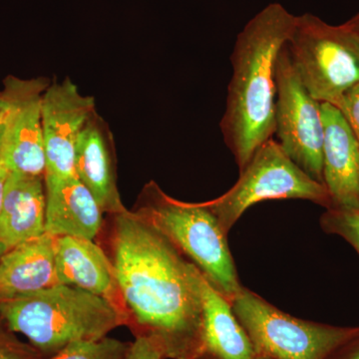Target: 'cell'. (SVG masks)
<instances>
[{
  "label": "cell",
  "instance_id": "1",
  "mask_svg": "<svg viewBox=\"0 0 359 359\" xmlns=\"http://www.w3.org/2000/svg\"><path fill=\"white\" fill-rule=\"evenodd\" d=\"M107 252L135 337H148L164 359H196L203 346L202 273L134 211L111 215Z\"/></svg>",
  "mask_w": 359,
  "mask_h": 359
},
{
  "label": "cell",
  "instance_id": "2",
  "mask_svg": "<svg viewBox=\"0 0 359 359\" xmlns=\"http://www.w3.org/2000/svg\"><path fill=\"white\" fill-rule=\"evenodd\" d=\"M297 16L271 4L238 33L231 54V74L222 134L238 171L275 135L276 65Z\"/></svg>",
  "mask_w": 359,
  "mask_h": 359
},
{
  "label": "cell",
  "instance_id": "3",
  "mask_svg": "<svg viewBox=\"0 0 359 359\" xmlns=\"http://www.w3.org/2000/svg\"><path fill=\"white\" fill-rule=\"evenodd\" d=\"M0 320L11 332L25 335L42 358L75 340L102 339L127 325L105 299L61 283L0 302Z\"/></svg>",
  "mask_w": 359,
  "mask_h": 359
},
{
  "label": "cell",
  "instance_id": "4",
  "mask_svg": "<svg viewBox=\"0 0 359 359\" xmlns=\"http://www.w3.org/2000/svg\"><path fill=\"white\" fill-rule=\"evenodd\" d=\"M134 212L163 233L229 302L242 289L228 233L205 202H181L151 182Z\"/></svg>",
  "mask_w": 359,
  "mask_h": 359
},
{
  "label": "cell",
  "instance_id": "5",
  "mask_svg": "<svg viewBox=\"0 0 359 359\" xmlns=\"http://www.w3.org/2000/svg\"><path fill=\"white\" fill-rule=\"evenodd\" d=\"M287 47L299 80L318 102L339 107L359 83V34L346 22L335 26L313 14L297 16Z\"/></svg>",
  "mask_w": 359,
  "mask_h": 359
},
{
  "label": "cell",
  "instance_id": "6",
  "mask_svg": "<svg viewBox=\"0 0 359 359\" xmlns=\"http://www.w3.org/2000/svg\"><path fill=\"white\" fill-rule=\"evenodd\" d=\"M273 200H306L332 207L325 187L302 171L271 138L257 149L228 192L205 204L229 233L252 205Z\"/></svg>",
  "mask_w": 359,
  "mask_h": 359
},
{
  "label": "cell",
  "instance_id": "7",
  "mask_svg": "<svg viewBox=\"0 0 359 359\" xmlns=\"http://www.w3.org/2000/svg\"><path fill=\"white\" fill-rule=\"evenodd\" d=\"M230 302L257 355L327 359L359 332V327H334L294 318L245 287Z\"/></svg>",
  "mask_w": 359,
  "mask_h": 359
},
{
  "label": "cell",
  "instance_id": "8",
  "mask_svg": "<svg viewBox=\"0 0 359 359\" xmlns=\"http://www.w3.org/2000/svg\"><path fill=\"white\" fill-rule=\"evenodd\" d=\"M278 143L302 171L323 185L325 139L321 103L295 72L287 45L276 65V130Z\"/></svg>",
  "mask_w": 359,
  "mask_h": 359
},
{
  "label": "cell",
  "instance_id": "9",
  "mask_svg": "<svg viewBox=\"0 0 359 359\" xmlns=\"http://www.w3.org/2000/svg\"><path fill=\"white\" fill-rule=\"evenodd\" d=\"M49 84L46 78L4 79L2 92L8 108L0 164L9 172L44 177L41 105Z\"/></svg>",
  "mask_w": 359,
  "mask_h": 359
},
{
  "label": "cell",
  "instance_id": "10",
  "mask_svg": "<svg viewBox=\"0 0 359 359\" xmlns=\"http://www.w3.org/2000/svg\"><path fill=\"white\" fill-rule=\"evenodd\" d=\"M93 97L83 95L70 79L49 84L42 97L44 178L76 176L75 148L90 118L95 114Z\"/></svg>",
  "mask_w": 359,
  "mask_h": 359
},
{
  "label": "cell",
  "instance_id": "11",
  "mask_svg": "<svg viewBox=\"0 0 359 359\" xmlns=\"http://www.w3.org/2000/svg\"><path fill=\"white\" fill-rule=\"evenodd\" d=\"M55 266L59 283L97 295L114 306L129 325V314L114 266L95 240L55 237Z\"/></svg>",
  "mask_w": 359,
  "mask_h": 359
},
{
  "label": "cell",
  "instance_id": "12",
  "mask_svg": "<svg viewBox=\"0 0 359 359\" xmlns=\"http://www.w3.org/2000/svg\"><path fill=\"white\" fill-rule=\"evenodd\" d=\"M323 186L332 207L359 209V142L341 111L321 103Z\"/></svg>",
  "mask_w": 359,
  "mask_h": 359
},
{
  "label": "cell",
  "instance_id": "13",
  "mask_svg": "<svg viewBox=\"0 0 359 359\" xmlns=\"http://www.w3.org/2000/svg\"><path fill=\"white\" fill-rule=\"evenodd\" d=\"M75 175L91 192L104 214L126 211L116 180L111 137L96 113L78 138L74 157Z\"/></svg>",
  "mask_w": 359,
  "mask_h": 359
},
{
  "label": "cell",
  "instance_id": "14",
  "mask_svg": "<svg viewBox=\"0 0 359 359\" xmlns=\"http://www.w3.org/2000/svg\"><path fill=\"white\" fill-rule=\"evenodd\" d=\"M46 233L95 240L102 231L104 212L76 176L44 178Z\"/></svg>",
  "mask_w": 359,
  "mask_h": 359
},
{
  "label": "cell",
  "instance_id": "15",
  "mask_svg": "<svg viewBox=\"0 0 359 359\" xmlns=\"http://www.w3.org/2000/svg\"><path fill=\"white\" fill-rule=\"evenodd\" d=\"M44 177L9 172L0 209V244L7 250L46 233Z\"/></svg>",
  "mask_w": 359,
  "mask_h": 359
},
{
  "label": "cell",
  "instance_id": "16",
  "mask_svg": "<svg viewBox=\"0 0 359 359\" xmlns=\"http://www.w3.org/2000/svg\"><path fill=\"white\" fill-rule=\"evenodd\" d=\"M56 285L55 237L50 233L21 243L0 257V302Z\"/></svg>",
  "mask_w": 359,
  "mask_h": 359
},
{
  "label": "cell",
  "instance_id": "17",
  "mask_svg": "<svg viewBox=\"0 0 359 359\" xmlns=\"http://www.w3.org/2000/svg\"><path fill=\"white\" fill-rule=\"evenodd\" d=\"M201 290L204 311L203 346L196 359H254L256 351L231 302L203 275Z\"/></svg>",
  "mask_w": 359,
  "mask_h": 359
},
{
  "label": "cell",
  "instance_id": "18",
  "mask_svg": "<svg viewBox=\"0 0 359 359\" xmlns=\"http://www.w3.org/2000/svg\"><path fill=\"white\" fill-rule=\"evenodd\" d=\"M131 342L104 337L99 339H79L70 342L62 349L39 359H124Z\"/></svg>",
  "mask_w": 359,
  "mask_h": 359
},
{
  "label": "cell",
  "instance_id": "19",
  "mask_svg": "<svg viewBox=\"0 0 359 359\" xmlns=\"http://www.w3.org/2000/svg\"><path fill=\"white\" fill-rule=\"evenodd\" d=\"M320 224L325 233L346 240L359 256V209L330 208L321 215Z\"/></svg>",
  "mask_w": 359,
  "mask_h": 359
},
{
  "label": "cell",
  "instance_id": "20",
  "mask_svg": "<svg viewBox=\"0 0 359 359\" xmlns=\"http://www.w3.org/2000/svg\"><path fill=\"white\" fill-rule=\"evenodd\" d=\"M13 332L0 327V359H39L42 358L32 346L20 342Z\"/></svg>",
  "mask_w": 359,
  "mask_h": 359
},
{
  "label": "cell",
  "instance_id": "21",
  "mask_svg": "<svg viewBox=\"0 0 359 359\" xmlns=\"http://www.w3.org/2000/svg\"><path fill=\"white\" fill-rule=\"evenodd\" d=\"M337 108L346 117L359 142V83L344 94Z\"/></svg>",
  "mask_w": 359,
  "mask_h": 359
},
{
  "label": "cell",
  "instance_id": "22",
  "mask_svg": "<svg viewBox=\"0 0 359 359\" xmlns=\"http://www.w3.org/2000/svg\"><path fill=\"white\" fill-rule=\"evenodd\" d=\"M124 359H164V356L154 341L148 337L137 335L130 344Z\"/></svg>",
  "mask_w": 359,
  "mask_h": 359
},
{
  "label": "cell",
  "instance_id": "23",
  "mask_svg": "<svg viewBox=\"0 0 359 359\" xmlns=\"http://www.w3.org/2000/svg\"><path fill=\"white\" fill-rule=\"evenodd\" d=\"M327 359H359V332L337 347Z\"/></svg>",
  "mask_w": 359,
  "mask_h": 359
},
{
  "label": "cell",
  "instance_id": "24",
  "mask_svg": "<svg viewBox=\"0 0 359 359\" xmlns=\"http://www.w3.org/2000/svg\"><path fill=\"white\" fill-rule=\"evenodd\" d=\"M9 171L4 165L0 164V209H1L2 201H4V191L7 179H8Z\"/></svg>",
  "mask_w": 359,
  "mask_h": 359
},
{
  "label": "cell",
  "instance_id": "25",
  "mask_svg": "<svg viewBox=\"0 0 359 359\" xmlns=\"http://www.w3.org/2000/svg\"><path fill=\"white\" fill-rule=\"evenodd\" d=\"M7 108H8V104H7L6 95H4L1 90V91H0V121L6 119Z\"/></svg>",
  "mask_w": 359,
  "mask_h": 359
},
{
  "label": "cell",
  "instance_id": "26",
  "mask_svg": "<svg viewBox=\"0 0 359 359\" xmlns=\"http://www.w3.org/2000/svg\"><path fill=\"white\" fill-rule=\"evenodd\" d=\"M4 130H6V119L0 121V161H1L2 146H4Z\"/></svg>",
  "mask_w": 359,
  "mask_h": 359
},
{
  "label": "cell",
  "instance_id": "27",
  "mask_svg": "<svg viewBox=\"0 0 359 359\" xmlns=\"http://www.w3.org/2000/svg\"><path fill=\"white\" fill-rule=\"evenodd\" d=\"M346 23L359 34V13L356 14L351 20L347 21Z\"/></svg>",
  "mask_w": 359,
  "mask_h": 359
},
{
  "label": "cell",
  "instance_id": "28",
  "mask_svg": "<svg viewBox=\"0 0 359 359\" xmlns=\"http://www.w3.org/2000/svg\"><path fill=\"white\" fill-rule=\"evenodd\" d=\"M254 359H273V358H268V356L257 355V354H256V356H255Z\"/></svg>",
  "mask_w": 359,
  "mask_h": 359
},
{
  "label": "cell",
  "instance_id": "29",
  "mask_svg": "<svg viewBox=\"0 0 359 359\" xmlns=\"http://www.w3.org/2000/svg\"><path fill=\"white\" fill-rule=\"evenodd\" d=\"M4 252H6V249H4V247H0V257H1L2 255H4Z\"/></svg>",
  "mask_w": 359,
  "mask_h": 359
},
{
  "label": "cell",
  "instance_id": "30",
  "mask_svg": "<svg viewBox=\"0 0 359 359\" xmlns=\"http://www.w3.org/2000/svg\"><path fill=\"white\" fill-rule=\"evenodd\" d=\"M0 247H2L1 244H0Z\"/></svg>",
  "mask_w": 359,
  "mask_h": 359
}]
</instances>
